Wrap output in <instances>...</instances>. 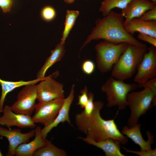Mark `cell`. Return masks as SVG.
Wrapping results in <instances>:
<instances>
[{
	"mask_svg": "<svg viewBox=\"0 0 156 156\" xmlns=\"http://www.w3.org/2000/svg\"><path fill=\"white\" fill-rule=\"evenodd\" d=\"M94 107L90 115L86 116L82 112L75 116V121L78 130L92 140L99 141L108 138L119 141L125 145L128 142L127 137L118 129L114 118L105 120L101 116L100 111L104 106L100 101H94Z\"/></svg>",
	"mask_w": 156,
	"mask_h": 156,
	"instance_id": "6da1fadb",
	"label": "cell"
},
{
	"mask_svg": "<svg viewBox=\"0 0 156 156\" xmlns=\"http://www.w3.org/2000/svg\"><path fill=\"white\" fill-rule=\"evenodd\" d=\"M124 16L121 13L111 11L106 16L98 18L80 50L92 41L100 39L116 43H126L138 46L146 45L128 33L125 28Z\"/></svg>",
	"mask_w": 156,
	"mask_h": 156,
	"instance_id": "7a4b0ae2",
	"label": "cell"
},
{
	"mask_svg": "<svg viewBox=\"0 0 156 156\" xmlns=\"http://www.w3.org/2000/svg\"><path fill=\"white\" fill-rule=\"evenodd\" d=\"M148 49L147 46L140 47L128 44L126 49L113 66L112 77L123 81L131 77L137 70Z\"/></svg>",
	"mask_w": 156,
	"mask_h": 156,
	"instance_id": "3957f363",
	"label": "cell"
},
{
	"mask_svg": "<svg viewBox=\"0 0 156 156\" xmlns=\"http://www.w3.org/2000/svg\"><path fill=\"white\" fill-rule=\"evenodd\" d=\"M135 83H128L124 81L109 77L101 86L102 92L105 94L107 101V107L117 106L118 111L124 109L127 106L126 97L129 92L137 89Z\"/></svg>",
	"mask_w": 156,
	"mask_h": 156,
	"instance_id": "277c9868",
	"label": "cell"
},
{
	"mask_svg": "<svg viewBox=\"0 0 156 156\" xmlns=\"http://www.w3.org/2000/svg\"><path fill=\"white\" fill-rule=\"evenodd\" d=\"M139 91H131L127 96V106L131 111L127 120L129 127H131L138 123L139 118L153 106L152 101L156 96V93L148 87Z\"/></svg>",
	"mask_w": 156,
	"mask_h": 156,
	"instance_id": "5b68a950",
	"label": "cell"
},
{
	"mask_svg": "<svg viewBox=\"0 0 156 156\" xmlns=\"http://www.w3.org/2000/svg\"><path fill=\"white\" fill-rule=\"evenodd\" d=\"M128 45L126 43H116L105 40L97 44L95 49L99 70L103 73L110 71Z\"/></svg>",
	"mask_w": 156,
	"mask_h": 156,
	"instance_id": "8992f818",
	"label": "cell"
},
{
	"mask_svg": "<svg viewBox=\"0 0 156 156\" xmlns=\"http://www.w3.org/2000/svg\"><path fill=\"white\" fill-rule=\"evenodd\" d=\"M37 97L35 84L25 86L18 93L17 100L10 106V109L16 113L31 116L36 107Z\"/></svg>",
	"mask_w": 156,
	"mask_h": 156,
	"instance_id": "52a82bcc",
	"label": "cell"
},
{
	"mask_svg": "<svg viewBox=\"0 0 156 156\" xmlns=\"http://www.w3.org/2000/svg\"><path fill=\"white\" fill-rule=\"evenodd\" d=\"M137 70L133 81L139 88L143 87L148 80L156 77V49L154 46L148 48Z\"/></svg>",
	"mask_w": 156,
	"mask_h": 156,
	"instance_id": "ba28073f",
	"label": "cell"
},
{
	"mask_svg": "<svg viewBox=\"0 0 156 156\" xmlns=\"http://www.w3.org/2000/svg\"><path fill=\"white\" fill-rule=\"evenodd\" d=\"M64 99L39 102L36 104L34 114L31 117L34 123H41L44 127L51 124L56 117Z\"/></svg>",
	"mask_w": 156,
	"mask_h": 156,
	"instance_id": "9c48e42d",
	"label": "cell"
},
{
	"mask_svg": "<svg viewBox=\"0 0 156 156\" xmlns=\"http://www.w3.org/2000/svg\"><path fill=\"white\" fill-rule=\"evenodd\" d=\"M51 75L46 77L36 85L37 99L39 102L65 98L63 85L52 79Z\"/></svg>",
	"mask_w": 156,
	"mask_h": 156,
	"instance_id": "30bf717a",
	"label": "cell"
},
{
	"mask_svg": "<svg viewBox=\"0 0 156 156\" xmlns=\"http://www.w3.org/2000/svg\"><path fill=\"white\" fill-rule=\"evenodd\" d=\"M0 135L8 140L9 145L6 156L15 155V151L20 144L29 142L30 139L35 135V129H32L25 133L21 132L20 129H7L0 125Z\"/></svg>",
	"mask_w": 156,
	"mask_h": 156,
	"instance_id": "8fae6325",
	"label": "cell"
},
{
	"mask_svg": "<svg viewBox=\"0 0 156 156\" xmlns=\"http://www.w3.org/2000/svg\"><path fill=\"white\" fill-rule=\"evenodd\" d=\"M2 112L3 115L0 116V125L6 126L10 129L13 126L31 129L36 127L31 116L16 113L11 110L9 105H5Z\"/></svg>",
	"mask_w": 156,
	"mask_h": 156,
	"instance_id": "7c38bea8",
	"label": "cell"
},
{
	"mask_svg": "<svg viewBox=\"0 0 156 156\" xmlns=\"http://www.w3.org/2000/svg\"><path fill=\"white\" fill-rule=\"evenodd\" d=\"M140 123H138L131 127L125 126L122 127L121 133L130 139L135 144L138 145L141 151L152 149L151 145L155 143L154 136L150 132L147 131L146 134L148 139L145 140L143 138L140 131Z\"/></svg>",
	"mask_w": 156,
	"mask_h": 156,
	"instance_id": "4fadbf2b",
	"label": "cell"
},
{
	"mask_svg": "<svg viewBox=\"0 0 156 156\" xmlns=\"http://www.w3.org/2000/svg\"><path fill=\"white\" fill-rule=\"evenodd\" d=\"M75 86L74 84L72 85L68 96L64 99V103L54 121L50 125L44 127L42 129H41L42 135L44 138H46L49 133L61 122H66L70 125H71L69 117V112L74 100Z\"/></svg>",
	"mask_w": 156,
	"mask_h": 156,
	"instance_id": "5bb4252c",
	"label": "cell"
},
{
	"mask_svg": "<svg viewBox=\"0 0 156 156\" xmlns=\"http://www.w3.org/2000/svg\"><path fill=\"white\" fill-rule=\"evenodd\" d=\"M156 7V3L149 0H131L121 13L125 17L124 24L134 18H140L146 11Z\"/></svg>",
	"mask_w": 156,
	"mask_h": 156,
	"instance_id": "9a60e30c",
	"label": "cell"
},
{
	"mask_svg": "<svg viewBox=\"0 0 156 156\" xmlns=\"http://www.w3.org/2000/svg\"><path fill=\"white\" fill-rule=\"evenodd\" d=\"M124 26L127 31L132 35L137 32L156 38V21H146L140 18H134Z\"/></svg>",
	"mask_w": 156,
	"mask_h": 156,
	"instance_id": "2e32d148",
	"label": "cell"
},
{
	"mask_svg": "<svg viewBox=\"0 0 156 156\" xmlns=\"http://www.w3.org/2000/svg\"><path fill=\"white\" fill-rule=\"evenodd\" d=\"M35 137L31 142L20 144L16 148L15 153L16 156H33L38 149L45 146L48 140L41 133V129L38 126L35 129Z\"/></svg>",
	"mask_w": 156,
	"mask_h": 156,
	"instance_id": "e0dca14e",
	"label": "cell"
},
{
	"mask_svg": "<svg viewBox=\"0 0 156 156\" xmlns=\"http://www.w3.org/2000/svg\"><path fill=\"white\" fill-rule=\"evenodd\" d=\"M79 138L87 143L93 145L102 150L106 156H125L120 151V143L118 141L108 138L96 142L86 137H79Z\"/></svg>",
	"mask_w": 156,
	"mask_h": 156,
	"instance_id": "ac0fdd59",
	"label": "cell"
},
{
	"mask_svg": "<svg viewBox=\"0 0 156 156\" xmlns=\"http://www.w3.org/2000/svg\"><path fill=\"white\" fill-rule=\"evenodd\" d=\"M64 44L60 42L55 49L51 51V54L46 59L45 62L36 75V78L43 79L45 78V75L49 68L56 63L60 61L65 53Z\"/></svg>",
	"mask_w": 156,
	"mask_h": 156,
	"instance_id": "d6986e66",
	"label": "cell"
},
{
	"mask_svg": "<svg viewBox=\"0 0 156 156\" xmlns=\"http://www.w3.org/2000/svg\"><path fill=\"white\" fill-rule=\"evenodd\" d=\"M46 77H45V78ZM37 79L29 81H24L22 80L18 81H10L3 80L0 78V84L1 87L2 92L0 98V114L3 112L5 100L7 94L15 89L26 85L34 84L44 79Z\"/></svg>",
	"mask_w": 156,
	"mask_h": 156,
	"instance_id": "ffe728a7",
	"label": "cell"
},
{
	"mask_svg": "<svg viewBox=\"0 0 156 156\" xmlns=\"http://www.w3.org/2000/svg\"><path fill=\"white\" fill-rule=\"evenodd\" d=\"M79 15L78 10H67L65 17L64 28L60 41L64 44L65 41L70 31L75 24L76 20Z\"/></svg>",
	"mask_w": 156,
	"mask_h": 156,
	"instance_id": "44dd1931",
	"label": "cell"
},
{
	"mask_svg": "<svg viewBox=\"0 0 156 156\" xmlns=\"http://www.w3.org/2000/svg\"><path fill=\"white\" fill-rule=\"evenodd\" d=\"M67 153L64 150L57 147L48 140L46 144L38 149L33 156H66Z\"/></svg>",
	"mask_w": 156,
	"mask_h": 156,
	"instance_id": "7402d4cb",
	"label": "cell"
},
{
	"mask_svg": "<svg viewBox=\"0 0 156 156\" xmlns=\"http://www.w3.org/2000/svg\"><path fill=\"white\" fill-rule=\"evenodd\" d=\"M131 0H103L101 3L99 11L103 17L106 16L114 8L122 10L125 8Z\"/></svg>",
	"mask_w": 156,
	"mask_h": 156,
	"instance_id": "603a6c76",
	"label": "cell"
},
{
	"mask_svg": "<svg viewBox=\"0 0 156 156\" xmlns=\"http://www.w3.org/2000/svg\"><path fill=\"white\" fill-rule=\"evenodd\" d=\"M56 15L55 9L50 6H47L42 9L41 15L42 18L45 21H49L53 19Z\"/></svg>",
	"mask_w": 156,
	"mask_h": 156,
	"instance_id": "cb8c5ba5",
	"label": "cell"
},
{
	"mask_svg": "<svg viewBox=\"0 0 156 156\" xmlns=\"http://www.w3.org/2000/svg\"><path fill=\"white\" fill-rule=\"evenodd\" d=\"M94 94L91 92L88 93V99L87 103L84 107V110L82 111L86 116H89L92 113L94 107Z\"/></svg>",
	"mask_w": 156,
	"mask_h": 156,
	"instance_id": "d4e9b609",
	"label": "cell"
},
{
	"mask_svg": "<svg viewBox=\"0 0 156 156\" xmlns=\"http://www.w3.org/2000/svg\"><path fill=\"white\" fill-rule=\"evenodd\" d=\"M81 94L78 96V101L77 105H79L81 108H84L88 100V93L86 86L80 91Z\"/></svg>",
	"mask_w": 156,
	"mask_h": 156,
	"instance_id": "484cf974",
	"label": "cell"
},
{
	"mask_svg": "<svg viewBox=\"0 0 156 156\" xmlns=\"http://www.w3.org/2000/svg\"><path fill=\"white\" fill-rule=\"evenodd\" d=\"M121 147L126 152L130 153L137 155L140 156H156V148L146 151H133L127 149L126 147L121 146Z\"/></svg>",
	"mask_w": 156,
	"mask_h": 156,
	"instance_id": "4316f807",
	"label": "cell"
},
{
	"mask_svg": "<svg viewBox=\"0 0 156 156\" xmlns=\"http://www.w3.org/2000/svg\"><path fill=\"white\" fill-rule=\"evenodd\" d=\"M81 68L85 74L90 75L94 71L95 68V65L92 61L88 60L83 62Z\"/></svg>",
	"mask_w": 156,
	"mask_h": 156,
	"instance_id": "83f0119b",
	"label": "cell"
},
{
	"mask_svg": "<svg viewBox=\"0 0 156 156\" xmlns=\"http://www.w3.org/2000/svg\"><path fill=\"white\" fill-rule=\"evenodd\" d=\"M146 21H156V7L145 12L140 18Z\"/></svg>",
	"mask_w": 156,
	"mask_h": 156,
	"instance_id": "f1b7e54d",
	"label": "cell"
},
{
	"mask_svg": "<svg viewBox=\"0 0 156 156\" xmlns=\"http://www.w3.org/2000/svg\"><path fill=\"white\" fill-rule=\"evenodd\" d=\"M138 38L139 40L148 43L156 48V38L148 35L139 33Z\"/></svg>",
	"mask_w": 156,
	"mask_h": 156,
	"instance_id": "f546056e",
	"label": "cell"
},
{
	"mask_svg": "<svg viewBox=\"0 0 156 156\" xmlns=\"http://www.w3.org/2000/svg\"><path fill=\"white\" fill-rule=\"evenodd\" d=\"M12 0H0V7L4 13L9 12L12 6Z\"/></svg>",
	"mask_w": 156,
	"mask_h": 156,
	"instance_id": "4dcf8cb0",
	"label": "cell"
},
{
	"mask_svg": "<svg viewBox=\"0 0 156 156\" xmlns=\"http://www.w3.org/2000/svg\"><path fill=\"white\" fill-rule=\"evenodd\" d=\"M148 87L156 93V78L154 77L148 80L144 84L143 88Z\"/></svg>",
	"mask_w": 156,
	"mask_h": 156,
	"instance_id": "1f68e13d",
	"label": "cell"
},
{
	"mask_svg": "<svg viewBox=\"0 0 156 156\" xmlns=\"http://www.w3.org/2000/svg\"><path fill=\"white\" fill-rule=\"evenodd\" d=\"M75 0H64V1L66 3L71 4L73 3L75 1Z\"/></svg>",
	"mask_w": 156,
	"mask_h": 156,
	"instance_id": "d6a6232c",
	"label": "cell"
},
{
	"mask_svg": "<svg viewBox=\"0 0 156 156\" xmlns=\"http://www.w3.org/2000/svg\"><path fill=\"white\" fill-rule=\"evenodd\" d=\"M149 0L152 1L155 3H156V0Z\"/></svg>",
	"mask_w": 156,
	"mask_h": 156,
	"instance_id": "836d02e7",
	"label": "cell"
},
{
	"mask_svg": "<svg viewBox=\"0 0 156 156\" xmlns=\"http://www.w3.org/2000/svg\"><path fill=\"white\" fill-rule=\"evenodd\" d=\"M0 136H1L0 135ZM2 154L1 153V150H0V156H2Z\"/></svg>",
	"mask_w": 156,
	"mask_h": 156,
	"instance_id": "e575fe53",
	"label": "cell"
}]
</instances>
